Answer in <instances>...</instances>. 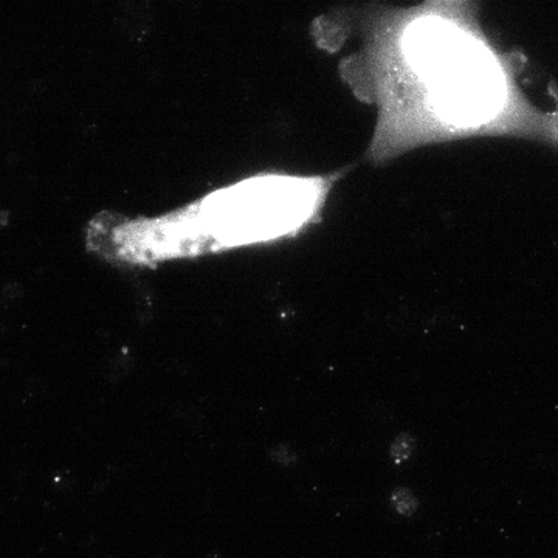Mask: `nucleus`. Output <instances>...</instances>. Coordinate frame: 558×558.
Listing matches in <instances>:
<instances>
[{
	"mask_svg": "<svg viewBox=\"0 0 558 558\" xmlns=\"http://www.w3.org/2000/svg\"><path fill=\"white\" fill-rule=\"evenodd\" d=\"M355 95L377 107L368 157L475 137L541 140L545 112L524 95L517 65L442 16L408 21L341 64Z\"/></svg>",
	"mask_w": 558,
	"mask_h": 558,
	"instance_id": "nucleus-1",
	"label": "nucleus"
},
{
	"mask_svg": "<svg viewBox=\"0 0 558 558\" xmlns=\"http://www.w3.org/2000/svg\"><path fill=\"white\" fill-rule=\"evenodd\" d=\"M341 173H264L154 219L92 224L93 245L129 262H157L270 242L315 222Z\"/></svg>",
	"mask_w": 558,
	"mask_h": 558,
	"instance_id": "nucleus-2",
	"label": "nucleus"
},
{
	"mask_svg": "<svg viewBox=\"0 0 558 558\" xmlns=\"http://www.w3.org/2000/svg\"><path fill=\"white\" fill-rule=\"evenodd\" d=\"M391 503L395 512L402 517H412L419 509V500L412 490L407 487L395 488L391 495Z\"/></svg>",
	"mask_w": 558,
	"mask_h": 558,
	"instance_id": "nucleus-3",
	"label": "nucleus"
},
{
	"mask_svg": "<svg viewBox=\"0 0 558 558\" xmlns=\"http://www.w3.org/2000/svg\"><path fill=\"white\" fill-rule=\"evenodd\" d=\"M549 95L554 101V109L551 112H545V128L541 141H547L558 146V87L554 84L549 87Z\"/></svg>",
	"mask_w": 558,
	"mask_h": 558,
	"instance_id": "nucleus-4",
	"label": "nucleus"
},
{
	"mask_svg": "<svg viewBox=\"0 0 558 558\" xmlns=\"http://www.w3.org/2000/svg\"><path fill=\"white\" fill-rule=\"evenodd\" d=\"M416 437L410 433H402L397 436L391 447H390V456L393 462L395 464H402V462H407L411 456L416 452Z\"/></svg>",
	"mask_w": 558,
	"mask_h": 558,
	"instance_id": "nucleus-5",
	"label": "nucleus"
}]
</instances>
